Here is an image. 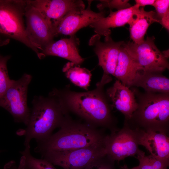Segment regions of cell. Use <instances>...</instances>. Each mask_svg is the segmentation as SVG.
Masks as SVG:
<instances>
[{
	"mask_svg": "<svg viewBox=\"0 0 169 169\" xmlns=\"http://www.w3.org/2000/svg\"><path fill=\"white\" fill-rule=\"evenodd\" d=\"M111 80L109 75L104 73L93 90L78 92L54 89L50 95L56 97L66 110H69L94 125L108 129L112 132L119 129L118 120L112 114V108L104 90L105 85Z\"/></svg>",
	"mask_w": 169,
	"mask_h": 169,
	"instance_id": "cell-1",
	"label": "cell"
},
{
	"mask_svg": "<svg viewBox=\"0 0 169 169\" xmlns=\"http://www.w3.org/2000/svg\"><path fill=\"white\" fill-rule=\"evenodd\" d=\"M26 127L18 130L17 135L24 136L25 147L30 146L34 139L37 143L43 141L52 135L53 131L60 127L67 118L66 110L55 97L34 96Z\"/></svg>",
	"mask_w": 169,
	"mask_h": 169,
	"instance_id": "cell-2",
	"label": "cell"
},
{
	"mask_svg": "<svg viewBox=\"0 0 169 169\" xmlns=\"http://www.w3.org/2000/svg\"><path fill=\"white\" fill-rule=\"evenodd\" d=\"M138 104L131 118L124 120L133 129L146 132H169V93L142 92L132 88Z\"/></svg>",
	"mask_w": 169,
	"mask_h": 169,
	"instance_id": "cell-3",
	"label": "cell"
},
{
	"mask_svg": "<svg viewBox=\"0 0 169 169\" xmlns=\"http://www.w3.org/2000/svg\"><path fill=\"white\" fill-rule=\"evenodd\" d=\"M106 136L94 127L73 122L67 118L57 132L37 143L34 151L40 154L65 153L104 143Z\"/></svg>",
	"mask_w": 169,
	"mask_h": 169,
	"instance_id": "cell-4",
	"label": "cell"
},
{
	"mask_svg": "<svg viewBox=\"0 0 169 169\" xmlns=\"http://www.w3.org/2000/svg\"><path fill=\"white\" fill-rule=\"evenodd\" d=\"M26 0H0V46L14 39L32 49L40 59L39 49L29 40L26 33Z\"/></svg>",
	"mask_w": 169,
	"mask_h": 169,
	"instance_id": "cell-5",
	"label": "cell"
},
{
	"mask_svg": "<svg viewBox=\"0 0 169 169\" xmlns=\"http://www.w3.org/2000/svg\"><path fill=\"white\" fill-rule=\"evenodd\" d=\"M40 154L42 158L63 169H83L93 163L108 159L105 142L65 153L50 152Z\"/></svg>",
	"mask_w": 169,
	"mask_h": 169,
	"instance_id": "cell-6",
	"label": "cell"
},
{
	"mask_svg": "<svg viewBox=\"0 0 169 169\" xmlns=\"http://www.w3.org/2000/svg\"><path fill=\"white\" fill-rule=\"evenodd\" d=\"M32 76L25 73L12 84L0 99V106L8 111L13 117L14 121L28 123L31 109L27 105V92Z\"/></svg>",
	"mask_w": 169,
	"mask_h": 169,
	"instance_id": "cell-7",
	"label": "cell"
},
{
	"mask_svg": "<svg viewBox=\"0 0 169 169\" xmlns=\"http://www.w3.org/2000/svg\"><path fill=\"white\" fill-rule=\"evenodd\" d=\"M141 134V131L130 128L124 122L121 128L111 132L106 137L105 147L108 158L113 162L136 155L140 150Z\"/></svg>",
	"mask_w": 169,
	"mask_h": 169,
	"instance_id": "cell-8",
	"label": "cell"
},
{
	"mask_svg": "<svg viewBox=\"0 0 169 169\" xmlns=\"http://www.w3.org/2000/svg\"><path fill=\"white\" fill-rule=\"evenodd\" d=\"M154 36L147 37L139 44L124 42L123 45L142 71L162 73L169 69L168 59L156 45Z\"/></svg>",
	"mask_w": 169,
	"mask_h": 169,
	"instance_id": "cell-9",
	"label": "cell"
},
{
	"mask_svg": "<svg viewBox=\"0 0 169 169\" xmlns=\"http://www.w3.org/2000/svg\"><path fill=\"white\" fill-rule=\"evenodd\" d=\"M24 17L26 35L40 52L54 41L53 27L39 11L30 4L29 0H26Z\"/></svg>",
	"mask_w": 169,
	"mask_h": 169,
	"instance_id": "cell-10",
	"label": "cell"
},
{
	"mask_svg": "<svg viewBox=\"0 0 169 169\" xmlns=\"http://www.w3.org/2000/svg\"><path fill=\"white\" fill-rule=\"evenodd\" d=\"M92 2V0H88L86 9L71 12L54 23L53 28L55 37L60 34L70 36L75 35L80 29L104 17V11L96 13L91 9Z\"/></svg>",
	"mask_w": 169,
	"mask_h": 169,
	"instance_id": "cell-11",
	"label": "cell"
},
{
	"mask_svg": "<svg viewBox=\"0 0 169 169\" xmlns=\"http://www.w3.org/2000/svg\"><path fill=\"white\" fill-rule=\"evenodd\" d=\"M100 36L95 34L90 39L89 44L94 46V51L97 56L98 65L103 69L104 73L114 75L117 66L120 47L123 41H114L110 35L105 36L103 42Z\"/></svg>",
	"mask_w": 169,
	"mask_h": 169,
	"instance_id": "cell-12",
	"label": "cell"
},
{
	"mask_svg": "<svg viewBox=\"0 0 169 169\" xmlns=\"http://www.w3.org/2000/svg\"><path fill=\"white\" fill-rule=\"evenodd\" d=\"M29 1L30 4L39 11L52 27L54 23L68 13L83 10L85 8L84 2L80 0Z\"/></svg>",
	"mask_w": 169,
	"mask_h": 169,
	"instance_id": "cell-13",
	"label": "cell"
},
{
	"mask_svg": "<svg viewBox=\"0 0 169 169\" xmlns=\"http://www.w3.org/2000/svg\"><path fill=\"white\" fill-rule=\"evenodd\" d=\"M106 93L112 103V108H115L124 115V120L130 119L138 107L133 90L117 79Z\"/></svg>",
	"mask_w": 169,
	"mask_h": 169,
	"instance_id": "cell-14",
	"label": "cell"
},
{
	"mask_svg": "<svg viewBox=\"0 0 169 169\" xmlns=\"http://www.w3.org/2000/svg\"><path fill=\"white\" fill-rule=\"evenodd\" d=\"M79 39L75 35L70 36L68 38L54 41L40 51V59L47 56H56L79 65L84 60L79 54Z\"/></svg>",
	"mask_w": 169,
	"mask_h": 169,
	"instance_id": "cell-15",
	"label": "cell"
},
{
	"mask_svg": "<svg viewBox=\"0 0 169 169\" xmlns=\"http://www.w3.org/2000/svg\"><path fill=\"white\" fill-rule=\"evenodd\" d=\"M140 7L136 4L129 8L112 11L106 17H101L89 25L94 29L96 34L106 36L111 34L110 28L124 26L130 23Z\"/></svg>",
	"mask_w": 169,
	"mask_h": 169,
	"instance_id": "cell-16",
	"label": "cell"
},
{
	"mask_svg": "<svg viewBox=\"0 0 169 169\" xmlns=\"http://www.w3.org/2000/svg\"><path fill=\"white\" fill-rule=\"evenodd\" d=\"M140 87L145 92L158 93H169V79L162 73L138 71L129 88Z\"/></svg>",
	"mask_w": 169,
	"mask_h": 169,
	"instance_id": "cell-17",
	"label": "cell"
},
{
	"mask_svg": "<svg viewBox=\"0 0 169 169\" xmlns=\"http://www.w3.org/2000/svg\"><path fill=\"white\" fill-rule=\"evenodd\" d=\"M140 145L144 146L150 155L169 161V138L168 135L159 132L141 131Z\"/></svg>",
	"mask_w": 169,
	"mask_h": 169,
	"instance_id": "cell-18",
	"label": "cell"
},
{
	"mask_svg": "<svg viewBox=\"0 0 169 169\" xmlns=\"http://www.w3.org/2000/svg\"><path fill=\"white\" fill-rule=\"evenodd\" d=\"M124 43L120 48L113 76L122 84L129 88L136 73L138 71L142 70V69L128 53L123 45Z\"/></svg>",
	"mask_w": 169,
	"mask_h": 169,
	"instance_id": "cell-19",
	"label": "cell"
},
{
	"mask_svg": "<svg viewBox=\"0 0 169 169\" xmlns=\"http://www.w3.org/2000/svg\"><path fill=\"white\" fill-rule=\"evenodd\" d=\"M155 22L159 23L155 11H146L143 7L140 8L129 23L130 38L133 42L138 44L143 42L149 27Z\"/></svg>",
	"mask_w": 169,
	"mask_h": 169,
	"instance_id": "cell-20",
	"label": "cell"
},
{
	"mask_svg": "<svg viewBox=\"0 0 169 169\" xmlns=\"http://www.w3.org/2000/svg\"><path fill=\"white\" fill-rule=\"evenodd\" d=\"M63 71L74 84L87 90L92 75L90 70L70 62L64 65Z\"/></svg>",
	"mask_w": 169,
	"mask_h": 169,
	"instance_id": "cell-21",
	"label": "cell"
},
{
	"mask_svg": "<svg viewBox=\"0 0 169 169\" xmlns=\"http://www.w3.org/2000/svg\"><path fill=\"white\" fill-rule=\"evenodd\" d=\"M30 146L25 147L20 152L22 156L20 163L24 169H57L48 161L44 159H38L33 156L30 152Z\"/></svg>",
	"mask_w": 169,
	"mask_h": 169,
	"instance_id": "cell-22",
	"label": "cell"
},
{
	"mask_svg": "<svg viewBox=\"0 0 169 169\" xmlns=\"http://www.w3.org/2000/svg\"><path fill=\"white\" fill-rule=\"evenodd\" d=\"M137 158L139 162V169H168L169 161L156 158L151 155L146 156L143 151H139Z\"/></svg>",
	"mask_w": 169,
	"mask_h": 169,
	"instance_id": "cell-23",
	"label": "cell"
},
{
	"mask_svg": "<svg viewBox=\"0 0 169 169\" xmlns=\"http://www.w3.org/2000/svg\"><path fill=\"white\" fill-rule=\"evenodd\" d=\"M11 57L9 55L3 56L0 54V99L13 80L9 77L7 67V62Z\"/></svg>",
	"mask_w": 169,
	"mask_h": 169,
	"instance_id": "cell-24",
	"label": "cell"
},
{
	"mask_svg": "<svg viewBox=\"0 0 169 169\" xmlns=\"http://www.w3.org/2000/svg\"><path fill=\"white\" fill-rule=\"evenodd\" d=\"M100 3L97 4V8L101 11L106 8L110 10L115 8L118 10L123 9L131 6L127 0H100Z\"/></svg>",
	"mask_w": 169,
	"mask_h": 169,
	"instance_id": "cell-25",
	"label": "cell"
},
{
	"mask_svg": "<svg viewBox=\"0 0 169 169\" xmlns=\"http://www.w3.org/2000/svg\"><path fill=\"white\" fill-rule=\"evenodd\" d=\"M153 6L155 8L156 15L159 23L163 17L169 13L168 0H155Z\"/></svg>",
	"mask_w": 169,
	"mask_h": 169,
	"instance_id": "cell-26",
	"label": "cell"
},
{
	"mask_svg": "<svg viewBox=\"0 0 169 169\" xmlns=\"http://www.w3.org/2000/svg\"><path fill=\"white\" fill-rule=\"evenodd\" d=\"M105 160L99 161L93 163L83 169H112L106 164Z\"/></svg>",
	"mask_w": 169,
	"mask_h": 169,
	"instance_id": "cell-27",
	"label": "cell"
},
{
	"mask_svg": "<svg viewBox=\"0 0 169 169\" xmlns=\"http://www.w3.org/2000/svg\"><path fill=\"white\" fill-rule=\"evenodd\" d=\"M168 31L169 30V13L163 17L159 23Z\"/></svg>",
	"mask_w": 169,
	"mask_h": 169,
	"instance_id": "cell-28",
	"label": "cell"
},
{
	"mask_svg": "<svg viewBox=\"0 0 169 169\" xmlns=\"http://www.w3.org/2000/svg\"><path fill=\"white\" fill-rule=\"evenodd\" d=\"M136 4L140 7H144L147 5L153 6L155 0H136Z\"/></svg>",
	"mask_w": 169,
	"mask_h": 169,
	"instance_id": "cell-29",
	"label": "cell"
},
{
	"mask_svg": "<svg viewBox=\"0 0 169 169\" xmlns=\"http://www.w3.org/2000/svg\"><path fill=\"white\" fill-rule=\"evenodd\" d=\"M13 169H24L22 165V164L19 163V166L15 168L14 169V168H13Z\"/></svg>",
	"mask_w": 169,
	"mask_h": 169,
	"instance_id": "cell-30",
	"label": "cell"
},
{
	"mask_svg": "<svg viewBox=\"0 0 169 169\" xmlns=\"http://www.w3.org/2000/svg\"><path fill=\"white\" fill-rule=\"evenodd\" d=\"M121 169H132V168L131 169L129 168L126 165H125L121 167Z\"/></svg>",
	"mask_w": 169,
	"mask_h": 169,
	"instance_id": "cell-31",
	"label": "cell"
},
{
	"mask_svg": "<svg viewBox=\"0 0 169 169\" xmlns=\"http://www.w3.org/2000/svg\"><path fill=\"white\" fill-rule=\"evenodd\" d=\"M132 169H139L138 166L134 167L132 168Z\"/></svg>",
	"mask_w": 169,
	"mask_h": 169,
	"instance_id": "cell-32",
	"label": "cell"
},
{
	"mask_svg": "<svg viewBox=\"0 0 169 169\" xmlns=\"http://www.w3.org/2000/svg\"><path fill=\"white\" fill-rule=\"evenodd\" d=\"M2 152V151L0 150V153Z\"/></svg>",
	"mask_w": 169,
	"mask_h": 169,
	"instance_id": "cell-33",
	"label": "cell"
}]
</instances>
